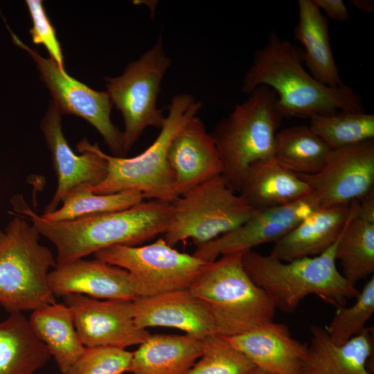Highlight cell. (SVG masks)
Returning <instances> with one entry per match:
<instances>
[{"instance_id": "cell-1", "label": "cell", "mask_w": 374, "mask_h": 374, "mask_svg": "<svg viewBox=\"0 0 374 374\" xmlns=\"http://www.w3.org/2000/svg\"><path fill=\"white\" fill-rule=\"evenodd\" d=\"M12 214L29 220L40 235L56 248L57 265H64L115 245L137 246L163 234L171 204L149 200L122 211L52 222L44 219L21 195L12 199Z\"/></svg>"}, {"instance_id": "cell-2", "label": "cell", "mask_w": 374, "mask_h": 374, "mask_svg": "<svg viewBox=\"0 0 374 374\" xmlns=\"http://www.w3.org/2000/svg\"><path fill=\"white\" fill-rule=\"evenodd\" d=\"M303 64L301 49L271 34L265 46L256 52L244 76L242 92L250 94L261 85L270 88L276 94L283 118L364 112L361 98L353 88L345 84L337 87L323 84Z\"/></svg>"}, {"instance_id": "cell-3", "label": "cell", "mask_w": 374, "mask_h": 374, "mask_svg": "<svg viewBox=\"0 0 374 374\" xmlns=\"http://www.w3.org/2000/svg\"><path fill=\"white\" fill-rule=\"evenodd\" d=\"M337 242L319 256L287 262L249 250L242 253L243 267L276 310L293 312L312 294L336 308L344 306L359 290L337 268Z\"/></svg>"}, {"instance_id": "cell-4", "label": "cell", "mask_w": 374, "mask_h": 374, "mask_svg": "<svg viewBox=\"0 0 374 374\" xmlns=\"http://www.w3.org/2000/svg\"><path fill=\"white\" fill-rule=\"evenodd\" d=\"M249 95L210 133L222 163L221 176L236 193L252 163L274 157L276 130L283 118L270 88L261 85Z\"/></svg>"}, {"instance_id": "cell-5", "label": "cell", "mask_w": 374, "mask_h": 374, "mask_svg": "<svg viewBox=\"0 0 374 374\" xmlns=\"http://www.w3.org/2000/svg\"><path fill=\"white\" fill-rule=\"evenodd\" d=\"M202 106V103L190 94L173 96L159 134L149 147L135 157L108 155L100 149L107 163V173L100 184L89 190L96 194L136 190L150 200L173 202L178 197L168 161V149L179 130L197 116Z\"/></svg>"}, {"instance_id": "cell-6", "label": "cell", "mask_w": 374, "mask_h": 374, "mask_svg": "<svg viewBox=\"0 0 374 374\" xmlns=\"http://www.w3.org/2000/svg\"><path fill=\"white\" fill-rule=\"evenodd\" d=\"M242 253L223 255L209 262L190 288L211 311L216 333L226 337L272 321L276 310L246 272Z\"/></svg>"}, {"instance_id": "cell-7", "label": "cell", "mask_w": 374, "mask_h": 374, "mask_svg": "<svg viewBox=\"0 0 374 374\" xmlns=\"http://www.w3.org/2000/svg\"><path fill=\"white\" fill-rule=\"evenodd\" d=\"M0 245V305L6 311H34L56 302L48 283L57 262L39 243V233L16 215L9 222Z\"/></svg>"}, {"instance_id": "cell-8", "label": "cell", "mask_w": 374, "mask_h": 374, "mask_svg": "<svg viewBox=\"0 0 374 374\" xmlns=\"http://www.w3.org/2000/svg\"><path fill=\"white\" fill-rule=\"evenodd\" d=\"M170 204V218L162 238L171 247L187 239L196 246L210 242L240 226L256 210L233 191L221 175Z\"/></svg>"}, {"instance_id": "cell-9", "label": "cell", "mask_w": 374, "mask_h": 374, "mask_svg": "<svg viewBox=\"0 0 374 374\" xmlns=\"http://www.w3.org/2000/svg\"><path fill=\"white\" fill-rule=\"evenodd\" d=\"M170 65L160 36L138 60L129 63L121 75L105 78L106 91L123 118L125 155L146 128L162 127L165 116L157 103Z\"/></svg>"}, {"instance_id": "cell-10", "label": "cell", "mask_w": 374, "mask_h": 374, "mask_svg": "<svg viewBox=\"0 0 374 374\" xmlns=\"http://www.w3.org/2000/svg\"><path fill=\"white\" fill-rule=\"evenodd\" d=\"M93 255L130 273L139 283L142 296L190 289L209 263L177 251L162 237L143 246L109 247Z\"/></svg>"}, {"instance_id": "cell-11", "label": "cell", "mask_w": 374, "mask_h": 374, "mask_svg": "<svg viewBox=\"0 0 374 374\" xmlns=\"http://www.w3.org/2000/svg\"><path fill=\"white\" fill-rule=\"evenodd\" d=\"M12 40L37 63L41 79L49 90L53 104L62 114L81 117L100 134L115 157H124L123 132L111 120L112 103L107 91H96L70 76L50 58L41 56L12 31Z\"/></svg>"}, {"instance_id": "cell-12", "label": "cell", "mask_w": 374, "mask_h": 374, "mask_svg": "<svg viewBox=\"0 0 374 374\" xmlns=\"http://www.w3.org/2000/svg\"><path fill=\"white\" fill-rule=\"evenodd\" d=\"M62 115L51 103L41 123L57 182L55 193L43 214L56 210L71 193L98 186L107 173V163L100 154L98 143L92 145L84 138L77 145V150L81 154H76L72 150L62 132Z\"/></svg>"}, {"instance_id": "cell-13", "label": "cell", "mask_w": 374, "mask_h": 374, "mask_svg": "<svg viewBox=\"0 0 374 374\" xmlns=\"http://www.w3.org/2000/svg\"><path fill=\"white\" fill-rule=\"evenodd\" d=\"M62 298L71 311L75 330L85 347L125 349L140 345L150 335L147 329L135 324L132 301L100 300L78 294Z\"/></svg>"}, {"instance_id": "cell-14", "label": "cell", "mask_w": 374, "mask_h": 374, "mask_svg": "<svg viewBox=\"0 0 374 374\" xmlns=\"http://www.w3.org/2000/svg\"><path fill=\"white\" fill-rule=\"evenodd\" d=\"M298 175L308 184L320 207L358 200L373 189L374 139L333 150L320 171Z\"/></svg>"}, {"instance_id": "cell-15", "label": "cell", "mask_w": 374, "mask_h": 374, "mask_svg": "<svg viewBox=\"0 0 374 374\" xmlns=\"http://www.w3.org/2000/svg\"><path fill=\"white\" fill-rule=\"evenodd\" d=\"M318 208L319 202L311 193L289 204L256 209L234 230L197 245L193 255L211 262L219 256L244 252L262 244L275 242Z\"/></svg>"}, {"instance_id": "cell-16", "label": "cell", "mask_w": 374, "mask_h": 374, "mask_svg": "<svg viewBox=\"0 0 374 374\" xmlns=\"http://www.w3.org/2000/svg\"><path fill=\"white\" fill-rule=\"evenodd\" d=\"M56 296L78 294L97 299L130 300L142 296L141 287L124 269L95 258H83L56 265L48 275Z\"/></svg>"}, {"instance_id": "cell-17", "label": "cell", "mask_w": 374, "mask_h": 374, "mask_svg": "<svg viewBox=\"0 0 374 374\" xmlns=\"http://www.w3.org/2000/svg\"><path fill=\"white\" fill-rule=\"evenodd\" d=\"M168 161L177 197L222 175V163L214 141L197 116L177 133L170 145Z\"/></svg>"}, {"instance_id": "cell-18", "label": "cell", "mask_w": 374, "mask_h": 374, "mask_svg": "<svg viewBox=\"0 0 374 374\" xmlns=\"http://www.w3.org/2000/svg\"><path fill=\"white\" fill-rule=\"evenodd\" d=\"M132 303L134 322L140 328H172L200 339L217 334L211 311L190 289L138 297Z\"/></svg>"}, {"instance_id": "cell-19", "label": "cell", "mask_w": 374, "mask_h": 374, "mask_svg": "<svg viewBox=\"0 0 374 374\" xmlns=\"http://www.w3.org/2000/svg\"><path fill=\"white\" fill-rule=\"evenodd\" d=\"M225 337L258 368L274 374H300L308 344L294 339L284 323L272 321Z\"/></svg>"}, {"instance_id": "cell-20", "label": "cell", "mask_w": 374, "mask_h": 374, "mask_svg": "<svg viewBox=\"0 0 374 374\" xmlns=\"http://www.w3.org/2000/svg\"><path fill=\"white\" fill-rule=\"evenodd\" d=\"M350 203L313 211L275 242L269 255L287 262L324 253L338 240L350 216Z\"/></svg>"}, {"instance_id": "cell-21", "label": "cell", "mask_w": 374, "mask_h": 374, "mask_svg": "<svg viewBox=\"0 0 374 374\" xmlns=\"http://www.w3.org/2000/svg\"><path fill=\"white\" fill-rule=\"evenodd\" d=\"M372 329L366 328L338 345L330 339L325 328L312 326L310 343L300 374H372L367 366L373 348Z\"/></svg>"}, {"instance_id": "cell-22", "label": "cell", "mask_w": 374, "mask_h": 374, "mask_svg": "<svg viewBox=\"0 0 374 374\" xmlns=\"http://www.w3.org/2000/svg\"><path fill=\"white\" fill-rule=\"evenodd\" d=\"M311 193L306 181L274 157L248 168L238 193L255 209L289 204Z\"/></svg>"}, {"instance_id": "cell-23", "label": "cell", "mask_w": 374, "mask_h": 374, "mask_svg": "<svg viewBox=\"0 0 374 374\" xmlns=\"http://www.w3.org/2000/svg\"><path fill=\"white\" fill-rule=\"evenodd\" d=\"M298 9L294 37L303 46V62L309 73L328 87L344 84L331 49L328 18L313 0H299Z\"/></svg>"}, {"instance_id": "cell-24", "label": "cell", "mask_w": 374, "mask_h": 374, "mask_svg": "<svg viewBox=\"0 0 374 374\" xmlns=\"http://www.w3.org/2000/svg\"><path fill=\"white\" fill-rule=\"evenodd\" d=\"M203 352L202 339L189 335H150L134 352L132 374H187Z\"/></svg>"}, {"instance_id": "cell-25", "label": "cell", "mask_w": 374, "mask_h": 374, "mask_svg": "<svg viewBox=\"0 0 374 374\" xmlns=\"http://www.w3.org/2000/svg\"><path fill=\"white\" fill-rule=\"evenodd\" d=\"M51 357L23 312L0 322V374H33Z\"/></svg>"}, {"instance_id": "cell-26", "label": "cell", "mask_w": 374, "mask_h": 374, "mask_svg": "<svg viewBox=\"0 0 374 374\" xmlns=\"http://www.w3.org/2000/svg\"><path fill=\"white\" fill-rule=\"evenodd\" d=\"M29 321L60 372L68 374L85 349L75 330L71 310L64 303L55 302L33 311Z\"/></svg>"}, {"instance_id": "cell-27", "label": "cell", "mask_w": 374, "mask_h": 374, "mask_svg": "<svg viewBox=\"0 0 374 374\" xmlns=\"http://www.w3.org/2000/svg\"><path fill=\"white\" fill-rule=\"evenodd\" d=\"M356 208L355 200L350 203V216L335 249L342 275L354 285L374 271V223L359 217Z\"/></svg>"}, {"instance_id": "cell-28", "label": "cell", "mask_w": 374, "mask_h": 374, "mask_svg": "<svg viewBox=\"0 0 374 374\" xmlns=\"http://www.w3.org/2000/svg\"><path fill=\"white\" fill-rule=\"evenodd\" d=\"M331 151L309 125L291 126L276 134L274 157L297 175H312L320 171Z\"/></svg>"}, {"instance_id": "cell-29", "label": "cell", "mask_w": 374, "mask_h": 374, "mask_svg": "<svg viewBox=\"0 0 374 374\" xmlns=\"http://www.w3.org/2000/svg\"><path fill=\"white\" fill-rule=\"evenodd\" d=\"M144 199L143 194L136 190L96 194L88 188H83L66 196L60 208L41 216L52 222L71 221L127 209Z\"/></svg>"}, {"instance_id": "cell-30", "label": "cell", "mask_w": 374, "mask_h": 374, "mask_svg": "<svg viewBox=\"0 0 374 374\" xmlns=\"http://www.w3.org/2000/svg\"><path fill=\"white\" fill-rule=\"evenodd\" d=\"M309 127L332 150L374 139V114L365 112L314 115Z\"/></svg>"}, {"instance_id": "cell-31", "label": "cell", "mask_w": 374, "mask_h": 374, "mask_svg": "<svg viewBox=\"0 0 374 374\" xmlns=\"http://www.w3.org/2000/svg\"><path fill=\"white\" fill-rule=\"evenodd\" d=\"M202 343V355L187 374H249L256 367L224 336L212 334Z\"/></svg>"}, {"instance_id": "cell-32", "label": "cell", "mask_w": 374, "mask_h": 374, "mask_svg": "<svg viewBox=\"0 0 374 374\" xmlns=\"http://www.w3.org/2000/svg\"><path fill=\"white\" fill-rule=\"evenodd\" d=\"M355 303L349 307L340 306L325 329L330 339L343 344L364 331L374 312V277L366 283Z\"/></svg>"}, {"instance_id": "cell-33", "label": "cell", "mask_w": 374, "mask_h": 374, "mask_svg": "<svg viewBox=\"0 0 374 374\" xmlns=\"http://www.w3.org/2000/svg\"><path fill=\"white\" fill-rule=\"evenodd\" d=\"M132 353L114 346L85 347L68 374H123L128 371Z\"/></svg>"}, {"instance_id": "cell-34", "label": "cell", "mask_w": 374, "mask_h": 374, "mask_svg": "<svg viewBox=\"0 0 374 374\" xmlns=\"http://www.w3.org/2000/svg\"><path fill=\"white\" fill-rule=\"evenodd\" d=\"M26 3L33 22V26L30 29L33 42L43 45L49 53L50 59L62 70H64L62 48L57 38L55 30L46 15L42 1L26 0Z\"/></svg>"}, {"instance_id": "cell-35", "label": "cell", "mask_w": 374, "mask_h": 374, "mask_svg": "<svg viewBox=\"0 0 374 374\" xmlns=\"http://www.w3.org/2000/svg\"><path fill=\"white\" fill-rule=\"evenodd\" d=\"M320 10L324 11L328 18L339 21L350 19V15L342 0H313Z\"/></svg>"}, {"instance_id": "cell-36", "label": "cell", "mask_w": 374, "mask_h": 374, "mask_svg": "<svg viewBox=\"0 0 374 374\" xmlns=\"http://www.w3.org/2000/svg\"><path fill=\"white\" fill-rule=\"evenodd\" d=\"M356 215L366 221L374 223L373 189L357 200Z\"/></svg>"}, {"instance_id": "cell-37", "label": "cell", "mask_w": 374, "mask_h": 374, "mask_svg": "<svg viewBox=\"0 0 374 374\" xmlns=\"http://www.w3.org/2000/svg\"><path fill=\"white\" fill-rule=\"evenodd\" d=\"M350 2L353 6L362 11L373 12L374 10V1L373 0H351Z\"/></svg>"}, {"instance_id": "cell-38", "label": "cell", "mask_w": 374, "mask_h": 374, "mask_svg": "<svg viewBox=\"0 0 374 374\" xmlns=\"http://www.w3.org/2000/svg\"><path fill=\"white\" fill-rule=\"evenodd\" d=\"M249 374H274L260 368L256 367Z\"/></svg>"}, {"instance_id": "cell-39", "label": "cell", "mask_w": 374, "mask_h": 374, "mask_svg": "<svg viewBox=\"0 0 374 374\" xmlns=\"http://www.w3.org/2000/svg\"><path fill=\"white\" fill-rule=\"evenodd\" d=\"M6 237L4 231H1L0 229V245L2 244L3 241L4 240Z\"/></svg>"}]
</instances>
